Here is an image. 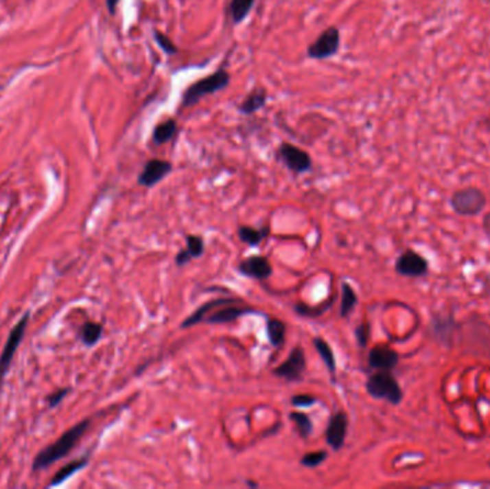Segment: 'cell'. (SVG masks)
<instances>
[{
	"instance_id": "6da1fadb",
	"label": "cell",
	"mask_w": 490,
	"mask_h": 489,
	"mask_svg": "<svg viewBox=\"0 0 490 489\" xmlns=\"http://www.w3.org/2000/svg\"><path fill=\"white\" fill-rule=\"evenodd\" d=\"M89 428V420H84L78 423L76 427L71 428L69 431L65 432L55 444H52L51 446L45 448L38 456L34 462V469H42V468H47L49 465L55 464L56 461L65 458L78 444L79 439L84 436V433L86 432V429Z\"/></svg>"
},
{
	"instance_id": "7a4b0ae2",
	"label": "cell",
	"mask_w": 490,
	"mask_h": 489,
	"mask_svg": "<svg viewBox=\"0 0 490 489\" xmlns=\"http://www.w3.org/2000/svg\"><path fill=\"white\" fill-rule=\"evenodd\" d=\"M230 80H231L230 73L222 68H220L212 75L195 80L194 84H191L184 91L181 108H191L194 105H197L201 100H204L205 96L224 91L228 85H230Z\"/></svg>"
},
{
	"instance_id": "3957f363",
	"label": "cell",
	"mask_w": 490,
	"mask_h": 489,
	"mask_svg": "<svg viewBox=\"0 0 490 489\" xmlns=\"http://www.w3.org/2000/svg\"><path fill=\"white\" fill-rule=\"evenodd\" d=\"M366 389L370 396L384 399L391 405H399L403 400V390L390 370H379L371 374Z\"/></svg>"
},
{
	"instance_id": "277c9868",
	"label": "cell",
	"mask_w": 490,
	"mask_h": 489,
	"mask_svg": "<svg viewBox=\"0 0 490 489\" xmlns=\"http://www.w3.org/2000/svg\"><path fill=\"white\" fill-rule=\"evenodd\" d=\"M452 208L460 216H478L486 207V195L476 187H467L456 191L450 200Z\"/></svg>"
},
{
	"instance_id": "5b68a950",
	"label": "cell",
	"mask_w": 490,
	"mask_h": 489,
	"mask_svg": "<svg viewBox=\"0 0 490 489\" xmlns=\"http://www.w3.org/2000/svg\"><path fill=\"white\" fill-rule=\"evenodd\" d=\"M340 45V30L336 26H330L323 30L320 36L307 47V56L317 60L329 59L338 52Z\"/></svg>"
},
{
	"instance_id": "8992f818",
	"label": "cell",
	"mask_w": 490,
	"mask_h": 489,
	"mask_svg": "<svg viewBox=\"0 0 490 489\" xmlns=\"http://www.w3.org/2000/svg\"><path fill=\"white\" fill-rule=\"evenodd\" d=\"M279 158L281 159L283 164L292 172L296 174H303L312 170L313 167V161L312 157H310L304 150L299 148V146L284 142L280 145L279 151Z\"/></svg>"
},
{
	"instance_id": "52a82bcc",
	"label": "cell",
	"mask_w": 490,
	"mask_h": 489,
	"mask_svg": "<svg viewBox=\"0 0 490 489\" xmlns=\"http://www.w3.org/2000/svg\"><path fill=\"white\" fill-rule=\"evenodd\" d=\"M27 320H29V315L26 313L22 317V320L18 324H16L13 328V330L10 332L6 345H5V349H3L2 354H0V386H2V382H3L5 376H6L8 369L10 366V362H12L13 356H14V352H16V349H18V346L21 345V341L23 339Z\"/></svg>"
},
{
	"instance_id": "ba28073f",
	"label": "cell",
	"mask_w": 490,
	"mask_h": 489,
	"mask_svg": "<svg viewBox=\"0 0 490 489\" xmlns=\"http://www.w3.org/2000/svg\"><path fill=\"white\" fill-rule=\"evenodd\" d=\"M172 171V164L167 159H150L146 162L142 172L138 177V184L146 188H152Z\"/></svg>"
},
{
	"instance_id": "9c48e42d",
	"label": "cell",
	"mask_w": 490,
	"mask_h": 489,
	"mask_svg": "<svg viewBox=\"0 0 490 489\" xmlns=\"http://www.w3.org/2000/svg\"><path fill=\"white\" fill-rule=\"evenodd\" d=\"M305 353L301 348L294 349L283 365L274 369V374L287 380H300L305 372Z\"/></svg>"
},
{
	"instance_id": "30bf717a",
	"label": "cell",
	"mask_w": 490,
	"mask_h": 489,
	"mask_svg": "<svg viewBox=\"0 0 490 489\" xmlns=\"http://www.w3.org/2000/svg\"><path fill=\"white\" fill-rule=\"evenodd\" d=\"M428 270V260L413 250L404 251L396 262V271L406 277H421Z\"/></svg>"
},
{
	"instance_id": "8fae6325",
	"label": "cell",
	"mask_w": 490,
	"mask_h": 489,
	"mask_svg": "<svg viewBox=\"0 0 490 489\" xmlns=\"http://www.w3.org/2000/svg\"><path fill=\"white\" fill-rule=\"evenodd\" d=\"M349 419L345 412H337L331 416L329 427L325 429V441L334 451H338L345 445L347 435Z\"/></svg>"
},
{
	"instance_id": "7c38bea8",
	"label": "cell",
	"mask_w": 490,
	"mask_h": 489,
	"mask_svg": "<svg viewBox=\"0 0 490 489\" xmlns=\"http://www.w3.org/2000/svg\"><path fill=\"white\" fill-rule=\"evenodd\" d=\"M238 271L244 275L257 280H266L272 274V266L270 260L263 255H253L242 260L238 264Z\"/></svg>"
},
{
	"instance_id": "4fadbf2b",
	"label": "cell",
	"mask_w": 490,
	"mask_h": 489,
	"mask_svg": "<svg viewBox=\"0 0 490 489\" xmlns=\"http://www.w3.org/2000/svg\"><path fill=\"white\" fill-rule=\"evenodd\" d=\"M399 363V354L387 346H375L369 354V365L377 370H391Z\"/></svg>"
},
{
	"instance_id": "5bb4252c",
	"label": "cell",
	"mask_w": 490,
	"mask_h": 489,
	"mask_svg": "<svg viewBox=\"0 0 490 489\" xmlns=\"http://www.w3.org/2000/svg\"><path fill=\"white\" fill-rule=\"evenodd\" d=\"M248 313H254V310H250V308L245 307H238V306H226L222 308H218L214 313L207 315V317L204 319L205 323L209 324H225V323H231L237 319H240L244 315Z\"/></svg>"
},
{
	"instance_id": "9a60e30c",
	"label": "cell",
	"mask_w": 490,
	"mask_h": 489,
	"mask_svg": "<svg viewBox=\"0 0 490 489\" xmlns=\"http://www.w3.org/2000/svg\"><path fill=\"white\" fill-rule=\"evenodd\" d=\"M267 92L263 88H255L254 91H251L247 96H245V100L240 104L238 111L242 113V115H253L257 111L263 109L267 104Z\"/></svg>"
},
{
	"instance_id": "2e32d148",
	"label": "cell",
	"mask_w": 490,
	"mask_h": 489,
	"mask_svg": "<svg viewBox=\"0 0 490 489\" xmlns=\"http://www.w3.org/2000/svg\"><path fill=\"white\" fill-rule=\"evenodd\" d=\"M235 300L234 299H215V300H211L208 303H205L204 306H200L197 310H195L191 316H188L183 324H181V328L183 329H188V328H192V326L195 324H198L200 321H204V319L207 317V315L212 310V308H217L220 306H224V304H233Z\"/></svg>"
},
{
	"instance_id": "e0dca14e",
	"label": "cell",
	"mask_w": 490,
	"mask_h": 489,
	"mask_svg": "<svg viewBox=\"0 0 490 489\" xmlns=\"http://www.w3.org/2000/svg\"><path fill=\"white\" fill-rule=\"evenodd\" d=\"M176 131H178V124H176V121L174 118H170V120H165L163 122H159L154 129L152 142L155 145L167 144L176 135Z\"/></svg>"
},
{
	"instance_id": "ac0fdd59",
	"label": "cell",
	"mask_w": 490,
	"mask_h": 489,
	"mask_svg": "<svg viewBox=\"0 0 490 489\" xmlns=\"http://www.w3.org/2000/svg\"><path fill=\"white\" fill-rule=\"evenodd\" d=\"M255 5V0H231L228 6V14L234 25H240L248 18L250 12Z\"/></svg>"
},
{
	"instance_id": "d6986e66",
	"label": "cell",
	"mask_w": 490,
	"mask_h": 489,
	"mask_svg": "<svg viewBox=\"0 0 490 489\" xmlns=\"http://www.w3.org/2000/svg\"><path fill=\"white\" fill-rule=\"evenodd\" d=\"M267 334L272 346L275 348L283 346L285 340V324L279 319L270 317L267 320Z\"/></svg>"
},
{
	"instance_id": "ffe728a7",
	"label": "cell",
	"mask_w": 490,
	"mask_h": 489,
	"mask_svg": "<svg viewBox=\"0 0 490 489\" xmlns=\"http://www.w3.org/2000/svg\"><path fill=\"white\" fill-rule=\"evenodd\" d=\"M313 345H314L316 350L318 352L320 357L323 359L325 367L329 369L331 373H334L337 369V363H336V357H334V352H333L331 346L321 337H316L313 340Z\"/></svg>"
},
{
	"instance_id": "44dd1931",
	"label": "cell",
	"mask_w": 490,
	"mask_h": 489,
	"mask_svg": "<svg viewBox=\"0 0 490 489\" xmlns=\"http://www.w3.org/2000/svg\"><path fill=\"white\" fill-rule=\"evenodd\" d=\"M358 299L354 288L349 283H342V293H341V306H340V315L341 317H347L357 304Z\"/></svg>"
},
{
	"instance_id": "7402d4cb",
	"label": "cell",
	"mask_w": 490,
	"mask_h": 489,
	"mask_svg": "<svg viewBox=\"0 0 490 489\" xmlns=\"http://www.w3.org/2000/svg\"><path fill=\"white\" fill-rule=\"evenodd\" d=\"M267 228H264V230H257V228L242 225L238 230V237L241 241L247 242L248 246H258V244L267 237Z\"/></svg>"
},
{
	"instance_id": "603a6c76",
	"label": "cell",
	"mask_w": 490,
	"mask_h": 489,
	"mask_svg": "<svg viewBox=\"0 0 490 489\" xmlns=\"http://www.w3.org/2000/svg\"><path fill=\"white\" fill-rule=\"evenodd\" d=\"M102 336V326L100 323H86L82 326L80 339L86 346H93Z\"/></svg>"
},
{
	"instance_id": "cb8c5ba5",
	"label": "cell",
	"mask_w": 490,
	"mask_h": 489,
	"mask_svg": "<svg viewBox=\"0 0 490 489\" xmlns=\"http://www.w3.org/2000/svg\"><path fill=\"white\" fill-rule=\"evenodd\" d=\"M86 462H88V459H86V458H84V459L73 461V462H71L69 465L63 466V468L58 472V474H55V477H54L52 482L49 484V485H51V486H55V485H59V484L65 482V481H67L68 478H71L73 474H76V472H78L79 469L84 468V466L86 465Z\"/></svg>"
},
{
	"instance_id": "d4e9b609",
	"label": "cell",
	"mask_w": 490,
	"mask_h": 489,
	"mask_svg": "<svg viewBox=\"0 0 490 489\" xmlns=\"http://www.w3.org/2000/svg\"><path fill=\"white\" fill-rule=\"evenodd\" d=\"M290 419L294 422V425L297 427V431L303 437H308L313 432V422L310 420L308 415L303 412H291Z\"/></svg>"
},
{
	"instance_id": "484cf974",
	"label": "cell",
	"mask_w": 490,
	"mask_h": 489,
	"mask_svg": "<svg viewBox=\"0 0 490 489\" xmlns=\"http://www.w3.org/2000/svg\"><path fill=\"white\" fill-rule=\"evenodd\" d=\"M154 39L156 42V45L162 49L163 52H165L168 56H172L175 54H178V47L175 46V43L165 35L162 34L159 30H154Z\"/></svg>"
},
{
	"instance_id": "4316f807",
	"label": "cell",
	"mask_w": 490,
	"mask_h": 489,
	"mask_svg": "<svg viewBox=\"0 0 490 489\" xmlns=\"http://www.w3.org/2000/svg\"><path fill=\"white\" fill-rule=\"evenodd\" d=\"M192 258L201 257L204 253V240L201 236H187V249Z\"/></svg>"
},
{
	"instance_id": "83f0119b",
	"label": "cell",
	"mask_w": 490,
	"mask_h": 489,
	"mask_svg": "<svg viewBox=\"0 0 490 489\" xmlns=\"http://www.w3.org/2000/svg\"><path fill=\"white\" fill-rule=\"evenodd\" d=\"M327 459V452L325 451H318V452H308L301 458V465L307 468H316L321 465Z\"/></svg>"
},
{
	"instance_id": "f1b7e54d",
	"label": "cell",
	"mask_w": 490,
	"mask_h": 489,
	"mask_svg": "<svg viewBox=\"0 0 490 489\" xmlns=\"http://www.w3.org/2000/svg\"><path fill=\"white\" fill-rule=\"evenodd\" d=\"M355 336H357V340H358V345H360L362 348H366L367 341L370 339V326H369V323H363V324L358 326L357 330H355Z\"/></svg>"
},
{
	"instance_id": "f546056e",
	"label": "cell",
	"mask_w": 490,
	"mask_h": 489,
	"mask_svg": "<svg viewBox=\"0 0 490 489\" xmlns=\"http://www.w3.org/2000/svg\"><path fill=\"white\" fill-rule=\"evenodd\" d=\"M317 402V399L312 395H296L291 399V405L294 407H310Z\"/></svg>"
},
{
	"instance_id": "4dcf8cb0",
	"label": "cell",
	"mask_w": 490,
	"mask_h": 489,
	"mask_svg": "<svg viewBox=\"0 0 490 489\" xmlns=\"http://www.w3.org/2000/svg\"><path fill=\"white\" fill-rule=\"evenodd\" d=\"M68 392H69L68 389H62V390H59L58 394H54L51 398H49V406H51V407H55L58 403H60V402H62V399H63L65 396L68 395Z\"/></svg>"
},
{
	"instance_id": "1f68e13d",
	"label": "cell",
	"mask_w": 490,
	"mask_h": 489,
	"mask_svg": "<svg viewBox=\"0 0 490 489\" xmlns=\"http://www.w3.org/2000/svg\"><path fill=\"white\" fill-rule=\"evenodd\" d=\"M191 258L192 257L189 255V253L187 250H181L175 257V263H176V266H185L187 263L191 262Z\"/></svg>"
},
{
	"instance_id": "d6a6232c",
	"label": "cell",
	"mask_w": 490,
	"mask_h": 489,
	"mask_svg": "<svg viewBox=\"0 0 490 489\" xmlns=\"http://www.w3.org/2000/svg\"><path fill=\"white\" fill-rule=\"evenodd\" d=\"M121 0H106V8H108V12L113 16L117 13V9H118V5H119Z\"/></svg>"
},
{
	"instance_id": "836d02e7",
	"label": "cell",
	"mask_w": 490,
	"mask_h": 489,
	"mask_svg": "<svg viewBox=\"0 0 490 489\" xmlns=\"http://www.w3.org/2000/svg\"><path fill=\"white\" fill-rule=\"evenodd\" d=\"M483 228H485V231L490 236V213L486 214L483 218Z\"/></svg>"
}]
</instances>
